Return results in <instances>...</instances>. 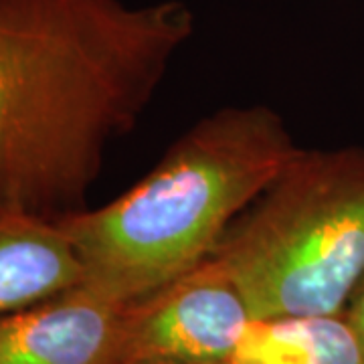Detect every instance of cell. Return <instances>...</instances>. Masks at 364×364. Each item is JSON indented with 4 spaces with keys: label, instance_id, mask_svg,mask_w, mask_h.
<instances>
[{
    "label": "cell",
    "instance_id": "6da1fadb",
    "mask_svg": "<svg viewBox=\"0 0 364 364\" xmlns=\"http://www.w3.org/2000/svg\"><path fill=\"white\" fill-rule=\"evenodd\" d=\"M193 33L182 0H0V213L90 208Z\"/></svg>",
    "mask_w": 364,
    "mask_h": 364
},
{
    "label": "cell",
    "instance_id": "7a4b0ae2",
    "mask_svg": "<svg viewBox=\"0 0 364 364\" xmlns=\"http://www.w3.org/2000/svg\"><path fill=\"white\" fill-rule=\"evenodd\" d=\"M298 150L265 104L198 119L124 195L59 221L83 284L128 306L195 269Z\"/></svg>",
    "mask_w": 364,
    "mask_h": 364
},
{
    "label": "cell",
    "instance_id": "3957f363",
    "mask_svg": "<svg viewBox=\"0 0 364 364\" xmlns=\"http://www.w3.org/2000/svg\"><path fill=\"white\" fill-rule=\"evenodd\" d=\"M210 257L253 320L346 312L364 277V148H299Z\"/></svg>",
    "mask_w": 364,
    "mask_h": 364
},
{
    "label": "cell",
    "instance_id": "277c9868",
    "mask_svg": "<svg viewBox=\"0 0 364 364\" xmlns=\"http://www.w3.org/2000/svg\"><path fill=\"white\" fill-rule=\"evenodd\" d=\"M251 320L231 275L208 257L126 306L116 364H229Z\"/></svg>",
    "mask_w": 364,
    "mask_h": 364
},
{
    "label": "cell",
    "instance_id": "5b68a950",
    "mask_svg": "<svg viewBox=\"0 0 364 364\" xmlns=\"http://www.w3.org/2000/svg\"><path fill=\"white\" fill-rule=\"evenodd\" d=\"M126 304L77 284L0 316V364H116Z\"/></svg>",
    "mask_w": 364,
    "mask_h": 364
},
{
    "label": "cell",
    "instance_id": "8992f818",
    "mask_svg": "<svg viewBox=\"0 0 364 364\" xmlns=\"http://www.w3.org/2000/svg\"><path fill=\"white\" fill-rule=\"evenodd\" d=\"M83 282V267L59 223L0 213V316Z\"/></svg>",
    "mask_w": 364,
    "mask_h": 364
},
{
    "label": "cell",
    "instance_id": "52a82bcc",
    "mask_svg": "<svg viewBox=\"0 0 364 364\" xmlns=\"http://www.w3.org/2000/svg\"><path fill=\"white\" fill-rule=\"evenodd\" d=\"M231 364H364L346 314L251 320Z\"/></svg>",
    "mask_w": 364,
    "mask_h": 364
},
{
    "label": "cell",
    "instance_id": "ba28073f",
    "mask_svg": "<svg viewBox=\"0 0 364 364\" xmlns=\"http://www.w3.org/2000/svg\"><path fill=\"white\" fill-rule=\"evenodd\" d=\"M344 314H346V318H348L352 330H354V334H356V338L360 342L364 352V277L356 287V291H354V296H352L350 304H348Z\"/></svg>",
    "mask_w": 364,
    "mask_h": 364
},
{
    "label": "cell",
    "instance_id": "9c48e42d",
    "mask_svg": "<svg viewBox=\"0 0 364 364\" xmlns=\"http://www.w3.org/2000/svg\"><path fill=\"white\" fill-rule=\"evenodd\" d=\"M229 364H231V363H229Z\"/></svg>",
    "mask_w": 364,
    "mask_h": 364
}]
</instances>
